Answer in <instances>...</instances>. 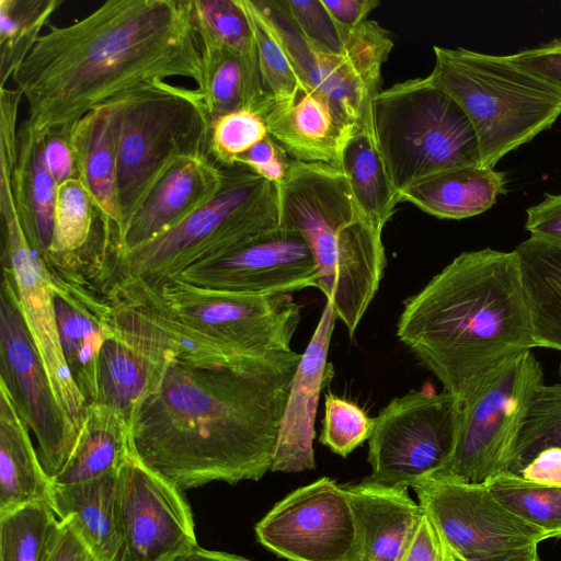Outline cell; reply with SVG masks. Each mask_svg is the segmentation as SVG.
Segmentation results:
<instances>
[{
    "mask_svg": "<svg viewBox=\"0 0 561 561\" xmlns=\"http://www.w3.org/2000/svg\"><path fill=\"white\" fill-rule=\"evenodd\" d=\"M173 561H250L240 556L227 552L206 550L199 547L181 554Z\"/></svg>",
    "mask_w": 561,
    "mask_h": 561,
    "instance_id": "cell-51",
    "label": "cell"
},
{
    "mask_svg": "<svg viewBox=\"0 0 561 561\" xmlns=\"http://www.w3.org/2000/svg\"><path fill=\"white\" fill-rule=\"evenodd\" d=\"M88 561H101V560L92 554Z\"/></svg>",
    "mask_w": 561,
    "mask_h": 561,
    "instance_id": "cell-52",
    "label": "cell"
},
{
    "mask_svg": "<svg viewBox=\"0 0 561 561\" xmlns=\"http://www.w3.org/2000/svg\"><path fill=\"white\" fill-rule=\"evenodd\" d=\"M60 0H0V89L21 66Z\"/></svg>",
    "mask_w": 561,
    "mask_h": 561,
    "instance_id": "cell-36",
    "label": "cell"
},
{
    "mask_svg": "<svg viewBox=\"0 0 561 561\" xmlns=\"http://www.w3.org/2000/svg\"><path fill=\"white\" fill-rule=\"evenodd\" d=\"M561 448V385L542 383L530 404L508 471L517 473L537 454Z\"/></svg>",
    "mask_w": 561,
    "mask_h": 561,
    "instance_id": "cell-39",
    "label": "cell"
},
{
    "mask_svg": "<svg viewBox=\"0 0 561 561\" xmlns=\"http://www.w3.org/2000/svg\"><path fill=\"white\" fill-rule=\"evenodd\" d=\"M28 432L9 392L0 385V514L34 502L49 504L51 480Z\"/></svg>",
    "mask_w": 561,
    "mask_h": 561,
    "instance_id": "cell-27",
    "label": "cell"
},
{
    "mask_svg": "<svg viewBox=\"0 0 561 561\" xmlns=\"http://www.w3.org/2000/svg\"><path fill=\"white\" fill-rule=\"evenodd\" d=\"M506 57L516 67L561 93V38H554Z\"/></svg>",
    "mask_w": 561,
    "mask_h": 561,
    "instance_id": "cell-42",
    "label": "cell"
},
{
    "mask_svg": "<svg viewBox=\"0 0 561 561\" xmlns=\"http://www.w3.org/2000/svg\"><path fill=\"white\" fill-rule=\"evenodd\" d=\"M375 425L360 407L346 399L329 393L324 400V416L320 442L334 454L346 457L366 439Z\"/></svg>",
    "mask_w": 561,
    "mask_h": 561,
    "instance_id": "cell-41",
    "label": "cell"
},
{
    "mask_svg": "<svg viewBox=\"0 0 561 561\" xmlns=\"http://www.w3.org/2000/svg\"><path fill=\"white\" fill-rule=\"evenodd\" d=\"M373 111L377 145L398 196L436 173L481 165L470 119L426 77L380 90Z\"/></svg>",
    "mask_w": 561,
    "mask_h": 561,
    "instance_id": "cell-8",
    "label": "cell"
},
{
    "mask_svg": "<svg viewBox=\"0 0 561 561\" xmlns=\"http://www.w3.org/2000/svg\"><path fill=\"white\" fill-rule=\"evenodd\" d=\"M351 191L374 227L382 232L400 202L379 151L374 116L354 128L341 153L339 167Z\"/></svg>",
    "mask_w": 561,
    "mask_h": 561,
    "instance_id": "cell-33",
    "label": "cell"
},
{
    "mask_svg": "<svg viewBox=\"0 0 561 561\" xmlns=\"http://www.w3.org/2000/svg\"><path fill=\"white\" fill-rule=\"evenodd\" d=\"M50 278L61 351L76 386L90 405L98 394L99 356L111 331V306L89 280L51 272Z\"/></svg>",
    "mask_w": 561,
    "mask_h": 561,
    "instance_id": "cell-21",
    "label": "cell"
},
{
    "mask_svg": "<svg viewBox=\"0 0 561 561\" xmlns=\"http://www.w3.org/2000/svg\"><path fill=\"white\" fill-rule=\"evenodd\" d=\"M300 353L234 362L165 357L129 424L133 455L182 491L271 471Z\"/></svg>",
    "mask_w": 561,
    "mask_h": 561,
    "instance_id": "cell-1",
    "label": "cell"
},
{
    "mask_svg": "<svg viewBox=\"0 0 561 561\" xmlns=\"http://www.w3.org/2000/svg\"><path fill=\"white\" fill-rule=\"evenodd\" d=\"M117 473L80 483H51L49 505L60 520H70L92 554L101 561H119L122 530Z\"/></svg>",
    "mask_w": 561,
    "mask_h": 561,
    "instance_id": "cell-24",
    "label": "cell"
},
{
    "mask_svg": "<svg viewBox=\"0 0 561 561\" xmlns=\"http://www.w3.org/2000/svg\"><path fill=\"white\" fill-rule=\"evenodd\" d=\"M256 42L262 85L266 98L261 114L265 118L295 104L300 93H308L279 37L255 0H239Z\"/></svg>",
    "mask_w": 561,
    "mask_h": 561,
    "instance_id": "cell-34",
    "label": "cell"
},
{
    "mask_svg": "<svg viewBox=\"0 0 561 561\" xmlns=\"http://www.w3.org/2000/svg\"><path fill=\"white\" fill-rule=\"evenodd\" d=\"M412 488L444 551L456 558H482L547 539L542 530L511 512L483 483L430 477Z\"/></svg>",
    "mask_w": 561,
    "mask_h": 561,
    "instance_id": "cell-13",
    "label": "cell"
},
{
    "mask_svg": "<svg viewBox=\"0 0 561 561\" xmlns=\"http://www.w3.org/2000/svg\"><path fill=\"white\" fill-rule=\"evenodd\" d=\"M536 347L561 351V245L529 237L516 249Z\"/></svg>",
    "mask_w": 561,
    "mask_h": 561,
    "instance_id": "cell-31",
    "label": "cell"
},
{
    "mask_svg": "<svg viewBox=\"0 0 561 561\" xmlns=\"http://www.w3.org/2000/svg\"><path fill=\"white\" fill-rule=\"evenodd\" d=\"M195 22V21H194ZM199 39L203 93L211 122L220 115L248 108L261 116L266 98L262 83L245 61L195 22Z\"/></svg>",
    "mask_w": 561,
    "mask_h": 561,
    "instance_id": "cell-30",
    "label": "cell"
},
{
    "mask_svg": "<svg viewBox=\"0 0 561 561\" xmlns=\"http://www.w3.org/2000/svg\"><path fill=\"white\" fill-rule=\"evenodd\" d=\"M279 37L308 92L323 100L346 126L355 128L374 116L381 66L388 53L337 56L312 47L277 0H255Z\"/></svg>",
    "mask_w": 561,
    "mask_h": 561,
    "instance_id": "cell-17",
    "label": "cell"
},
{
    "mask_svg": "<svg viewBox=\"0 0 561 561\" xmlns=\"http://www.w3.org/2000/svg\"><path fill=\"white\" fill-rule=\"evenodd\" d=\"M336 319L333 304L327 299L289 387L271 467L273 472L295 473L316 467L314 422L320 393L334 376L328 354Z\"/></svg>",
    "mask_w": 561,
    "mask_h": 561,
    "instance_id": "cell-19",
    "label": "cell"
},
{
    "mask_svg": "<svg viewBox=\"0 0 561 561\" xmlns=\"http://www.w3.org/2000/svg\"><path fill=\"white\" fill-rule=\"evenodd\" d=\"M44 158L58 185L77 178L69 138L55 134L44 136Z\"/></svg>",
    "mask_w": 561,
    "mask_h": 561,
    "instance_id": "cell-46",
    "label": "cell"
},
{
    "mask_svg": "<svg viewBox=\"0 0 561 561\" xmlns=\"http://www.w3.org/2000/svg\"><path fill=\"white\" fill-rule=\"evenodd\" d=\"M344 489L357 525L362 561H399L423 515L408 488L366 478Z\"/></svg>",
    "mask_w": 561,
    "mask_h": 561,
    "instance_id": "cell-22",
    "label": "cell"
},
{
    "mask_svg": "<svg viewBox=\"0 0 561 561\" xmlns=\"http://www.w3.org/2000/svg\"><path fill=\"white\" fill-rule=\"evenodd\" d=\"M503 172L463 167L427 176L399 194L421 210L442 219H465L490 209L506 192Z\"/></svg>",
    "mask_w": 561,
    "mask_h": 561,
    "instance_id": "cell-26",
    "label": "cell"
},
{
    "mask_svg": "<svg viewBox=\"0 0 561 561\" xmlns=\"http://www.w3.org/2000/svg\"><path fill=\"white\" fill-rule=\"evenodd\" d=\"M69 144L77 178L91 195L101 218L113 226L116 237L122 228V217L117 127L112 103L107 102L84 115L71 129Z\"/></svg>",
    "mask_w": 561,
    "mask_h": 561,
    "instance_id": "cell-23",
    "label": "cell"
},
{
    "mask_svg": "<svg viewBox=\"0 0 561 561\" xmlns=\"http://www.w3.org/2000/svg\"><path fill=\"white\" fill-rule=\"evenodd\" d=\"M516 474L531 481L561 485V448L540 451Z\"/></svg>",
    "mask_w": 561,
    "mask_h": 561,
    "instance_id": "cell-48",
    "label": "cell"
},
{
    "mask_svg": "<svg viewBox=\"0 0 561 561\" xmlns=\"http://www.w3.org/2000/svg\"><path fill=\"white\" fill-rule=\"evenodd\" d=\"M255 534L288 561H362L347 493L328 477L289 493L257 523Z\"/></svg>",
    "mask_w": 561,
    "mask_h": 561,
    "instance_id": "cell-15",
    "label": "cell"
},
{
    "mask_svg": "<svg viewBox=\"0 0 561 561\" xmlns=\"http://www.w3.org/2000/svg\"><path fill=\"white\" fill-rule=\"evenodd\" d=\"M542 383L541 365L531 350L490 371L460 402L453 456L432 477L485 484L508 471L528 410Z\"/></svg>",
    "mask_w": 561,
    "mask_h": 561,
    "instance_id": "cell-10",
    "label": "cell"
},
{
    "mask_svg": "<svg viewBox=\"0 0 561 561\" xmlns=\"http://www.w3.org/2000/svg\"><path fill=\"white\" fill-rule=\"evenodd\" d=\"M426 79L448 93L470 119L481 165L494 169L508 152L549 129L561 115V93L506 56L434 46Z\"/></svg>",
    "mask_w": 561,
    "mask_h": 561,
    "instance_id": "cell-6",
    "label": "cell"
},
{
    "mask_svg": "<svg viewBox=\"0 0 561 561\" xmlns=\"http://www.w3.org/2000/svg\"><path fill=\"white\" fill-rule=\"evenodd\" d=\"M2 266L9 273L33 343L44 364L56 400L79 435L88 403L76 386L65 360L56 323L50 272L23 227L13 197L0 201Z\"/></svg>",
    "mask_w": 561,
    "mask_h": 561,
    "instance_id": "cell-14",
    "label": "cell"
},
{
    "mask_svg": "<svg viewBox=\"0 0 561 561\" xmlns=\"http://www.w3.org/2000/svg\"><path fill=\"white\" fill-rule=\"evenodd\" d=\"M102 293L147 306L221 350L243 357L291 351L302 305L291 295H245L205 289L176 279L154 286L117 283Z\"/></svg>",
    "mask_w": 561,
    "mask_h": 561,
    "instance_id": "cell-9",
    "label": "cell"
},
{
    "mask_svg": "<svg viewBox=\"0 0 561 561\" xmlns=\"http://www.w3.org/2000/svg\"><path fill=\"white\" fill-rule=\"evenodd\" d=\"M538 545L528 546L525 548L486 556L477 559L462 560L451 556L450 553L444 551V561H540L538 554Z\"/></svg>",
    "mask_w": 561,
    "mask_h": 561,
    "instance_id": "cell-50",
    "label": "cell"
},
{
    "mask_svg": "<svg viewBox=\"0 0 561 561\" xmlns=\"http://www.w3.org/2000/svg\"><path fill=\"white\" fill-rule=\"evenodd\" d=\"M131 456L127 422L108 408L92 403L67 462L51 483H80L117 473Z\"/></svg>",
    "mask_w": 561,
    "mask_h": 561,
    "instance_id": "cell-29",
    "label": "cell"
},
{
    "mask_svg": "<svg viewBox=\"0 0 561 561\" xmlns=\"http://www.w3.org/2000/svg\"><path fill=\"white\" fill-rule=\"evenodd\" d=\"M222 180L224 169L208 156L178 160L113 239L108 251L134 249L176 226L207 204L220 190Z\"/></svg>",
    "mask_w": 561,
    "mask_h": 561,
    "instance_id": "cell-20",
    "label": "cell"
},
{
    "mask_svg": "<svg viewBox=\"0 0 561 561\" xmlns=\"http://www.w3.org/2000/svg\"><path fill=\"white\" fill-rule=\"evenodd\" d=\"M222 169L218 193L183 221L134 249L108 251L98 288L154 286L279 229V186L241 165Z\"/></svg>",
    "mask_w": 561,
    "mask_h": 561,
    "instance_id": "cell-5",
    "label": "cell"
},
{
    "mask_svg": "<svg viewBox=\"0 0 561 561\" xmlns=\"http://www.w3.org/2000/svg\"><path fill=\"white\" fill-rule=\"evenodd\" d=\"M62 529L47 561H88L92 552L70 520H61Z\"/></svg>",
    "mask_w": 561,
    "mask_h": 561,
    "instance_id": "cell-49",
    "label": "cell"
},
{
    "mask_svg": "<svg viewBox=\"0 0 561 561\" xmlns=\"http://www.w3.org/2000/svg\"><path fill=\"white\" fill-rule=\"evenodd\" d=\"M526 214L525 228L531 238L561 245V194H546Z\"/></svg>",
    "mask_w": 561,
    "mask_h": 561,
    "instance_id": "cell-44",
    "label": "cell"
},
{
    "mask_svg": "<svg viewBox=\"0 0 561 561\" xmlns=\"http://www.w3.org/2000/svg\"><path fill=\"white\" fill-rule=\"evenodd\" d=\"M399 561H444L440 537L424 512Z\"/></svg>",
    "mask_w": 561,
    "mask_h": 561,
    "instance_id": "cell-45",
    "label": "cell"
},
{
    "mask_svg": "<svg viewBox=\"0 0 561 561\" xmlns=\"http://www.w3.org/2000/svg\"><path fill=\"white\" fill-rule=\"evenodd\" d=\"M460 402L447 391L412 390L375 417L368 439V480L408 488L440 471L453 456Z\"/></svg>",
    "mask_w": 561,
    "mask_h": 561,
    "instance_id": "cell-11",
    "label": "cell"
},
{
    "mask_svg": "<svg viewBox=\"0 0 561 561\" xmlns=\"http://www.w3.org/2000/svg\"><path fill=\"white\" fill-rule=\"evenodd\" d=\"M331 18L346 30L365 21L369 13L380 5L378 0H321Z\"/></svg>",
    "mask_w": 561,
    "mask_h": 561,
    "instance_id": "cell-47",
    "label": "cell"
},
{
    "mask_svg": "<svg viewBox=\"0 0 561 561\" xmlns=\"http://www.w3.org/2000/svg\"><path fill=\"white\" fill-rule=\"evenodd\" d=\"M57 187L44 158V137L35 136L21 123L14 169L15 199L27 238L44 260L53 242Z\"/></svg>",
    "mask_w": 561,
    "mask_h": 561,
    "instance_id": "cell-28",
    "label": "cell"
},
{
    "mask_svg": "<svg viewBox=\"0 0 561 561\" xmlns=\"http://www.w3.org/2000/svg\"><path fill=\"white\" fill-rule=\"evenodd\" d=\"M62 522L47 502L0 514V561H47Z\"/></svg>",
    "mask_w": 561,
    "mask_h": 561,
    "instance_id": "cell-35",
    "label": "cell"
},
{
    "mask_svg": "<svg viewBox=\"0 0 561 561\" xmlns=\"http://www.w3.org/2000/svg\"><path fill=\"white\" fill-rule=\"evenodd\" d=\"M279 192L280 227L307 242L317 288L353 337L385 274L382 232L358 206L340 168L293 160Z\"/></svg>",
    "mask_w": 561,
    "mask_h": 561,
    "instance_id": "cell-4",
    "label": "cell"
},
{
    "mask_svg": "<svg viewBox=\"0 0 561 561\" xmlns=\"http://www.w3.org/2000/svg\"><path fill=\"white\" fill-rule=\"evenodd\" d=\"M511 512L539 528L548 538H561V485L531 481L506 471L485 483Z\"/></svg>",
    "mask_w": 561,
    "mask_h": 561,
    "instance_id": "cell-37",
    "label": "cell"
},
{
    "mask_svg": "<svg viewBox=\"0 0 561 561\" xmlns=\"http://www.w3.org/2000/svg\"><path fill=\"white\" fill-rule=\"evenodd\" d=\"M191 286L245 295H291L318 286V270L305 239L280 227L175 278Z\"/></svg>",
    "mask_w": 561,
    "mask_h": 561,
    "instance_id": "cell-18",
    "label": "cell"
},
{
    "mask_svg": "<svg viewBox=\"0 0 561 561\" xmlns=\"http://www.w3.org/2000/svg\"><path fill=\"white\" fill-rule=\"evenodd\" d=\"M268 135L295 160L339 167L354 128L344 125L312 92L300 93L289 108L263 118Z\"/></svg>",
    "mask_w": 561,
    "mask_h": 561,
    "instance_id": "cell-25",
    "label": "cell"
},
{
    "mask_svg": "<svg viewBox=\"0 0 561 561\" xmlns=\"http://www.w3.org/2000/svg\"><path fill=\"white\" fill-rule=\"evenodd\" d=\"M119 561H173L197 546L182 490L134 455L118 472Z\"/></svg>",
    "mask_w": 561,
    "mask_h": 561,
    "instance_id": "cell-16",
    "label": "cell"
},
{
    "mask_svg": "<svg viewBox=\"0 0 561 561\" xmlns=\"http://www.w3.org/2000/svg\"><path fill=\"white\" fill-rule=\"evenodd\" d=\"M267 135L263 118L251 110L220 115L211 123L208 156L220 168L234 167L240 156Z\"/></svg>",
    "mask_w": 561,
    "mask_h": 561,
    "instance_id": "cell-40",
    "label": "cell"
},
{
    "mask_svg": "<svg viewBox=\"0 0 561 561\" xmlns=\"http://www.w3.org/2000/svg\"><path fill=\"white\" fill-rule=\"evenodd\" d=\"M203 81L192 0H108L66 26H49L14 71L37 137L69 138L89 112L152 81Z\"/></svg>",
    "mask_w": 561,
    "mask_h": 561,
    "instance_id": "cell-2",
    "label": "cell"
},
{
    "mask_svg": "<svg viewBox=\"0 0 561 561\" xmlns=\"http://www.w3.org/2000/svg\"><path fill=\"white\" fill-rule=\"evenodd\" d=\"M397 336L462 402L500 364L536 347L516 251L460 253L404 300Z\"/></svg>",
    "mask_w": 561,
    "mask_h": 561,
    "instance_id": "cell-3",
    "label": "cell"
},
{
    "mask_svg": "<svg viewBox=\"0 0 561 561\" xmlns=\"http://www.w3.org/2000/svg\"><path fill=\"white\" fill-rule=\"evenodd\" d=\"M192 4L194 21L241 56L262 83L254 33L239 0H192Z\"/></svg>",
    "mask_w": 561,
    "mask_h": 561,
    "instance_id": "cell-38",
    "label": "cell"
},
{
    "mask_svg": "<svg viewBox=\"0 0 561 561\" xmlns=\"http://www.w3.org/2000/svg\"><path fill=\"white\" fill-rule=\"evenodd\" d=\"M160 364L111 329L99 356L93 403L114 411L129 425L137 407L154 386Z\"/></svg>",
    "mask_w": 561,
    "mask_h": 561,
    "instance_id": "cell-32",
    "label": "cell"
},
{
    "mask_svg": "<svg viewBox=\"0 0 561 561\" xmlns=\"http://www.w3.org/2000/svg\"><path fill=\"white\" fill-rule=\"evenodd\" d=\"M0 385L37 440L39 461L51 480L67 462L78 438L54 394L44 364L21 312L9 273L0 298Z\"/></svg>",
    "mask_w": 561,
    "mask_h": 561,
    "instance_id": "cell-12",
    "label": "cell"
},
{
    "mask_svg": "<svg viewBox=\"0 0 561 561\" xmlns=\"http://www.w3.org/2000/svg\"><path fill=\"white\" fill-rule=\"evenodd\" d=\"M108 102L117 127L121 233L173 163L208 156L213 122L197 88L168 81L148 82Z\"/></svg>",
    "mask_w": 561,
    "mask_h": 561,
    "instance_id": "cell-7",
    "label": "cell"
},
{
    "mask_svg": "<svg viewBox=\"0 0 561 561\" xmlns=\"http://www.w3.org/2000/svg\"><path fill=\"white\" fill-rule=\"evenodd\" d=\"M293 159L270 135L237 159L236 165L253 171L263 179L280 186Z\"/></svg>",
    "mask_w": 561,
    "mask_h": 561,
    "instance_id": "cell-43",
    "label": "cell"
}]
</instances>
